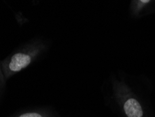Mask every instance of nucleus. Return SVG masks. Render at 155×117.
I'll return each mask as SVG.
<instances>
[{
    "instance_id": "f03ea898",
    "label": "nucleus",
    "mask_w": 155,
    "mask_h": 117,
    "mask_svg": "<svg viewBox=\"0 0 155 117\" xmlns=\"http://www.w3.org/2000/svg\"><path fill=\"white\" fill-rule=\"evenodd\" d=\"M124 110L128 117H143L142 107L138 100L134 98H129L124 104Z\"/></svg>"
},
{
    "instance_id": "7ed1b4c3",
    "label": "nucleus",
    "mask_w": 155,
    "mask_h": 117,
    "mask_svg": "<svg viewBox=\"0 0 155 117\" xmlns=\"http://www.w3.org/2000/svg\"><path fill=\"white\" fill-rule=\"evenodd\" d=\"M5 83H6V79L5 77H4L3 72H2V64H1V61H0V93L2 92V91L3 90L4 86H5Z\"/></svg>"
},
{
    "instance_id": "f257e3e1",
    "label": "nucleus",
    "mask_w": 155,
    "mask_h": 117,
    "mask_svg": "<svg viewBox=\"0 0 155 117\" xmlns=\"http://www.w3.org/2000/svg\"><path fill=\"white\" fill-rule=\"evenodd\" d=\"M46 48L43 42H31L6 57L1 62L2 72L6 80L38 60L44 53Z\"/></svg>"
},
{
    "instance_id": "20e7f679",
    "label": "nucleus",
    "mask_w": 155,
    "mask_h": 117,
    "mask_svg": "<svg viewBox=\"0 0 155 117\" xmlns=\"http://www.w3.org/2000/svg\"><path fill=\"white\" fill-rule=\"evenodd\" d=\"M138 1L142 4H146L147 3H149L151 0H138Z\"/></svg>"
}]
</instances>
